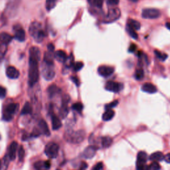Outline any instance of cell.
I'll list each match as a JSON object with an SVG mask.
<instances>
[{"label":"cell","instance_id":"52a82bcc","mask_svg":"<svg viewBox=\"0 0 170 170\" xmlns=\"http://www.w3.org/2000/svg\"><path fill=\"white\" fill-rule=\"evenodd\" d=\"M142 17H144L145 19H154L160 17L161 16V12L160 10H157V9H145V10L142 11Z\"/></svg>","mask_w":170,"mask_h":170},{"label":"cell","instance_id":"8fae6325","mask_svg":"<svg viewBox=\"0 0 170 170\" xmlns=\"http://www.w3.org/2000/svg\"><path fill=\"white\" fill-rule=\"evenodd\" d=\"M17 147H18V144H17V142H13L10 144V147H9L7 156L9 158H10V160L11 161H13L16 159Z\"/></svg>","mask_w":170,"mask_h":170},{"label":"cell","instance_id":"7a4b0ae2","mask_svg":"<svg viewBox=\"0 0 170 170\" xmlns=\"http://www.w3.org/2000/svg\"><path fill=\"white\" fill-rule=\"evenodd\" d=\"M29 34L37 43H41L43 41L45 33L43 29L41 23L37 22H34L31 23L29 27Z\"/></svg>","mask_w":170,"mask_h":170},{"label":"cell","instance_id":"9a60e30c","mask_svg":"<svg viewBox=\"0 0 170 170\" xmlns=\"http://www.w3.org/2000/svg\"><path fill=\"white\" fill-rule=\"evenodd\" d=\"M16 27V29H14L15 38H16L17 41L23 42V41H24L25 39V32L21 27H19V28H17V26Z\"/></svg>","mask_w":170,"mask_h":170},{"label":"cell","instance_id":"ab89813d","mask_svg":"<svg viewBox=\"0 0 170 170\" xmlns=\"http://www.w3.org/2000/svg\"><path fill=\"white\" fill-rule=\"evenodd\" d=\"M136 170H149V167L146 163H136Z\"/></svg>","mask_w":170,"mask_h":170},{"label":"cell","instance_id":"836d02e7","mask_svg":"<svg viewBox=\"0 0 170 170\" xmlns=\"http://www.w3.org/2000/svg\"><path fill=\"white\" fill-rule=\"evenodd\" d=\"M154 53H155V55H156L157 57L159 59H160L161 61H165L167 58H168V55L165 54V53L159 51V50H156L154 51Z\"/></svg>","mask_w":170,"mask_h":170},{"label":"cell","instance_id":"db71d44e","mask_svg":"<svg viewBox=\"0 0 170 170\" xmlns=\"http://www.w3.org/2000/svg\"><path fill=\"white\" fill-rule=\"evenodd\" d=\"M1 168V161H0V169Z\"/></svg>","mask_w":170,"mask_h":170},{"label":"cell","instance_id":"7c38bea8","mask_svg":"<svg viewBox=\"0 0 170 170\" xmlns=\"http://www.w3.org/2000/svg\"><path fill=\"white\" fill-rule=\"evenodd\" d=\"M6 75L8 78L11 79H16L19 76V72L16 68L10 66L7 67L6 70Z\"/></svg>","mask_w":170,"mask_h":170},{"label":"cell","instance_id":"8d00e7d4","mask_svg":"<svg viewBox=\"0 0 170 170\" xmlns=\"http://www.w3.org/2000/svg\"><path fill=\"white\" fill-rule=\"evenodd\" d=\"M149 167V170H160L161 166L157 162H153Z\"/></svg>","mask_w":170,"mask_h":170},{"label":"cell","instance_id":"f35d334b","mask_svg":"<svg viewBox=\"0 0 170 170\" xmlns=\"http://www.w3.org/2000/svg\"><path fill=\"white\" fill-rule=\"evenodd\" d=\"M83 66H84V64L82 62H77L76 63H74L73 65V69L74 71H79L80 70H81Z\"/></svg>","mask_w":170,"mask_h":170},{"label":"cell","instance_id":"7dc6e473","mask_svg":"<svg viewBox=\"0 0 170 170\" xmlns=\"http://www.w3.org/2000/svg\"><path fill=\"white\" fill-rule=\"evenodd\" d=\"M47 49H48V50H49V52L53 53V51H54V50H55L54 45H53V43L48 44V45H47Z\"/></svg>","mask_w":170,"mask_h":170},{"label":"cell","instance_id":"f1b7e54d","mask_svg":"<svg viewBox=\"0 0 170 170\" xmlns=\"http://www.w3.org/2000/svg\"><path fill=\"white\" fill-rule=\"evenodd\" d=\"M52 53H50L49 51L45 53L43 62L48 64L54 65V63H53V55Z\"/></svg>","mask_w":170,"mask_h":170},{"label":"cell","instance_id":"5b68a950","mask_svg":"<svg viewBox=\"0 0 170 170\" xmlns=\"http://www.w3.org/2000/svg\"><path fill=\"white\" fill-rule=\"evenodd\" d=\"M121 16L120 10L118 8L109 9L108 13L104 18V22L106 23H110L118 20Z\"/></svg>","mask_w":170,"mask_h":170},{"label":"cell","instance_id":"ac0fdd59","mask_svg":"<svg viewBox=\"0 0 170 170\" xmlns=\"http://www.w3.org/2000/svg\"><path fill=\"white\" fill-rule=\"evenodd\" d=\"M39 126L41 132H43V134H45V135L47 136H50V131L49 129L48 125H47V122L45 121L44 120H40L39 123Z\"/></svg>","mask_w":170,"mask_h":170},{"label":"cell","instance_id":"681fc988","mask_svg":"<svg viewBox=\"0 0 170 170\" xmlns=\"http://www.w3.org/2000/svg\"><path fill=\"white\" fill-rule=\"evenodd\" d=\"M166 161V162L170 163V153L168 154L166 156H164V160Z\"/></svg>","mask_w":170,"mask_h":170},{"label":"cell","instance_id":"4dcf8cb0","mask_svg":"<svg viewBox=\"0 0 170 170\" xmlns=\"http://www.w3.org/2000/svg\"><path fill=\"white\" fill-rule=\"evenodd\" d=\"M7 50V45L4 43L0 44V60L4 57Z\"/></svg>","mask_w":170,"mask_h":170},{"label":"cell","instance_id":"d590c367","mask_svg":"<svg viewBox=\"0 0 170 170\" xmlns=\"http://www.w3.org/2000/svg\"><path fill=\"white\" fill-rule=\"evenodd\" d=\"M72 108L76 112H80L83 109V105L80 102H76L72 106Z\"/></svg>","mask_w":170,"mask_h":170},{"label":"cell","instance_id":"277c9868","mask_svg":"<svg viewBox=\"0 0 170 170\" xmlns=\"http://www.w3.org/2000/svg\"><path fill=\"white\" fill-rule=\"evenodd\" d=\"M54 65L48 64L43 62L42 64V74L47 80H51L55 76Z\"/></svg>","mask_w":170,"mask_h":170},{"label":"cell","instance_id":"f907efd6","mask_svg":"<svg viewBox=\"0 0 170 170\" xmlns=\"http://www.w3.org/2000/svg\"><path fill=\"white\" fill-rule=\"evenodd\" d=\"M87 168V165H86V163L85 162H82V165H81V170H85V169Z\"/></svg>","mask_w":170,"mask_h":170},{"label":"cell","instance_id":"7402d4cb","mask_svg":"<svg viewBox=\"0 0 170 170\" xmlns=\"http://www.w3.org/2000/svg\"><path fill=\"white\" fill-rule=\"evenodd\" d=\"M12 39L13 37L7 33L4 32L0 34V41H1V43L8 45L12 40Z\"/></svg>","mask_w":170,"mask_h":170},{"label":"cell","instance_id":"ba28073f","mask_svg":"<svg viewBox=\"0 0 170 170\" xmlns=\"http://www.w3.org/2000/svg\"><path fill=\"white\" fill-rule=\"evenodd\" d=\"M85 138V132L84 130H78L74 132L69 136V140L73 144H80Z\"/></svg>","mask_w":170,"mask_h":170},{"label":"cell","instance_id":"3957f363","mask_svg":"<svg viewBox=\"0 0 170 170\" xmlns=\"http://www.w3.org/2000/svg\"><path fill=\"white\" fill-rule=\"evenodd\" d=\"M19 109V104L18 103H11L7 106L5 110L3 118L5 120L10 121L13 119L14 114L18 112Z\"/></svg>","mask_w":170,"mask_h":170},{"label":"cell","instance_id":"e575fe53","mask_svg":"<svg viewBox=\"0 0 170 170\" xmlns=\"http://www.w3.org/2000/svg\"><path fill=\"white\" fill-rule=\"evenodd\" d=\"M126 29H127L128 34L130 35V36L132 37L133 39H137L138 38V35L136 33L135 30H134L133 29L130 28V27H128V26L126 27Z\"/></svg>","mask_w":170,"mask_h":170},{"label":"cell","instance_id":"30bf717a","mask_svg":"<svg viewBox=\"0 0 170 170\" xmlns=\"http://www.w3.org/2000/svg\"><path fill=\"white\" fill-rule=\"evenodd\" d=\"M114 68L112 67L106 66V65H102L98 68V73L101 76H103L104 78H107L111 76L114 73Z\"/></svg>","mask_w":170,"mask_h":170},{"label":"cell","instance_id":"b9f144b4","mask_svg":"<svg viewBox=\"0 0 170 170\" xmlns=\"http://www.w3.org/2000/svg\"><path fill=\"white\" fill-rule=\"evenodd\" d=\"M6 89H5L4 87L3 86H0V98H4L5 97H6Z\"/></svg>","mask_w":170,"mask_h":170},{"label":"cell","instance_id":"44dd1931","mask_svg":"<svg viewBox=\"0 0 170 170\" xmlns=\"http://www.w3.org/2000/svg\"><path fill=\"white\" fill-rule=\"evenodd\" d=\"M148 161V155L145 151H140L137 156L136 163H146Z\"/></svg>","mask_w":170,"mask_h":170},{"label":"cell","instance_id":"7bdbcfd3","mask_svg":"<svg viewBox=\"0 0 170 170\" xmlns=\"http://www.w3.org/2000/svg\"><path fill=\"white\" fill-rule=\"evenodd\" d=\"M104 0H93V4L97 7L101 8L102 7Z\"/></svg>","mask_w":170,"mask_h":170},{"label":"cell","instance_id":"f6af8a7d","mask_svg":"<svg viewBox=\"0 0 170 170\" xmlns=\"http://www.w3.org/2000/svg\"><path fill=\"white\" fill-rule=\"evenodd\" d=\"M103 168V165L102 162L97 163L93 168H92V170H101Z\"/></svg>","mask_w":170,"mask_h":170},{"label":"cell","instance_id":"83f0119b","mask_svg":"<svg viewBox=\"0 0 170 170\" xmlns=\"http://www.w3.org/2000/svg\"><path fill=\"white\" fill-rule=\"evenodd\" d=\"M101 144H102V147L105 148H108L112 144V139L109 136L103 137L102 138V141H101Z\"/></svg>","mask_w":170,"mask_h":170},{"label":"cell","instance_id":"ee69618b","mask_svg":"<svg viewBox=\"0 0 170 170\" xmlns=\"http://www.w3.org/2000/svg\"><path fill=\"white\" fill-rule=\"evenodd\" d=\"M106 2L108 5L114 6V5H117L119 4L120 0H106Z\"/></svg>","mask_w":170,"mask_h":170},{"label":"cell","instance_id":"f5cc1de1","mask_svg":"<svg viewBox=\"0 0 170 170\" xmlns=\"http://www.w3.org/2000/svg\"><path fill=\"white\" fill-rule=\"evenodd\" d=\"M131 1H133V2H137L138 1V0H131Z\"/></svg>","mask_w":170,"mask_h":170},{"label":"cell","instance_id":"ffe728a7","mask_svg":"<svg viewBox=\"0 0 170 170\" xmlns=\"http://www.w3.org/2000/svg\"><path fill=\"white\" fill-rule=\"evenodd\" d=\"M150 160L152 162H161L164 160V155L161 151H156L150 156Z\"/></svg>","mask_w":170,"mask_h":170},{"label":"cell","instance_id":"1f68e13d","mask_svg":"<svg viewBox=\"0 0 170 170\" xmlns=\"http://www.w3.org/2000/svg\"><path fill=\"white\" fill-rule=\"evenodd\" d=\"M56 0H47L46 1V8L47 11H50L54 8L56 5Z\"/></svg>","mask_w":170,"mask_h":170},{"label":"cell","instance_id":"4316f807","mask_svg":"<svg viewBox=\"0 0 170 170\" xmlns=\"http://www.w3.org/2000/svg\"><path fill=\"white\" fill-rule=\"evenodd\" d=\"M68 104H62V106L59 112V115H60L62 118H65L68 114Z\"/></svg>","mask_w":170,"mask_h":170},{"label":"cell","instance_id":"c3c4849f","mask_svg":"<svg viewBox=\"0 0 170 170\" xmlns=\"http://www.w3.org/2000/svg\"><path fill=\"white\" fill-rule=\"evenodd\" d=\"M136 49V45L135 44L132 43V44L130 46L129 49H128V51L130 52V53H133V52L135 51Z\"/></svg>","mask_w":170,"mask_h":170},{"label":"cell","instance_id":"f546056e","mask_svg":"<svg viewBox=\"0 0 170 170\" xmlns=\"http://www.w3.org/2000/svg\"><path fill=\"white\" fill-rule=\"evenodd\" d=\"M144 76V73L142 68H138V69L136 70L135 73H134V78H135V79L140 80L143 79Z\"/></svg>","mask_w":170,"mask_h":170},{"label":"cell","instance_id":"11a10c76","mask_svg":"<svg viewBox=\"0 0 170 170\" xmlns=\"http://www.w3.org/2000/svg\"><path fill=\"white\" fill-rule=\"evenodd\" d=\"M56 170H60V169H56Z\"/></svg>","mask_w":170,"mask_h":170},{"label":"cell","instance_id":"603a6c76","mask_svg":"<svg viewBox=\"0 0 170 170\" xmlns=\"http://www.w3.org/2000/svg\"><path fill=\"white\" fill-rule=\"evenodd\" d=\"M114 115H115V112L114 110H112V109L106 110V112L102 114V118L104 121H109L111 120L112 119L114 118Z\"/></svg>","mask_w":170,"mask_h":170},{"label":"cell","instance_id":"d4e9b609","mask_svg":"<svg viewBox=\"0 0 170 170\" xmlns=\"http://www.w3.org/2000/svg\"><path fill=\"white\" fill-rule=\"evenodd\" d=\"M127 26L130 27V28H132L134 29V30L136 31V30H139L140 29V27H141V25H140V22H138V21L130 19L128 20Z\"/></svg>","mask_w":170,"mask_h":170},{"label":"cell","instance_id":"74e56055","mask_svg":"<svg viewBox=\"0 0 170 170\" xmlns=\"http://www.w3.org/2000/svg\"><path fill=\"white\" fill-rule=\"evenodd\" d=\"M25 150L24 149H23V146H21L19 148V152H18V156H19V160L20 162H22L23 160H24V157H25Z\"/></svg>","mask_w":170,"mask_h":170},{"label":"cell","instance_id":"e0dca14e","mask_svg":"<svg viewBox=\"0 0 170 170\" xmlns=\"http://www.w3.org/2000/svg\"><path fill=\"white\" fill-rule=\"evenodd\" d=\"M55 58L59 62H65L67 59V55L64 50H59L57 51H56L55 53Z\"/></svg>","mask_w":170,"mask_h":170},{"label":"cell","instance_id":"9c48e42d","mask_svg":"<svg viewBox=\"0 0 170 170\" xmlns=\"http://www.w3.org/2000/svg\"><path fill=\"white\" fill-rule=\"evenodd\" d=\"M124 88L123 85L122 83H119L114 81H108L106 82L105 85V88L107 91L113 92H118L121 91Z\"/></svg>","mask_w":170,"mask_h":170},{"label":"cell","instance_id":"4fadbf2b","mask_svg":"<svg viewBox=\"0 0 170 170\" xmlns=\"http://www.w3.org/2000/svg\"><path fill=\"white\" fill-rule=\"evenodd\" d=\"M96 148L93 146H90L86 148L82 153V156L86 159H91V158L93 157L94 156L95 154H96Z\"/></svg>","mask_w":170,"mask_h":170},{"label":"cell","instance_id":"816d5d0a","mask_svg":"<svg viewBox=\"0 0 170 170\" xmlns=\"http://www.w3.org/2000/svg\"><path fill=\"white\" fill-rule=\"evenodd\" d=\"M166 27L170 31V23L169 22L166 23Z\"/></svg>","mask_w":170,"mask_h":170},{"label":"cell","instance_id":"5bb4252c","mask_svg":"<svg viewBox=\"0 0 170 170\" xmlns=\"http://www.w3.org/2000/svg\"><path fill=\"white\" fill-rule=\"evenodd\" d=\"M50 167L49 161H39L34 164V168L37 170H49Z\"/></svg>","mask_w":170,"mask_h":170},{"label":"cell","instance_id":"6da1fadb","mask_svg":"<svg viewBox=\"0 0 170 170\" xmlns=\"http://www.w3.org/2000/svg\"><path fill=\"white\" fill-rule=\"evenodd\" d=\"M40 58L37 56L29 55V85L33 86L38 82L39 77V61Z\"/></svg>","mask_w":170,"mask_h":170},{"label":"cell","instance_id":"60d3db41","mask_svg":"<svg viewBox=\"0 0 170 170\" xmlns=\"http://www.w3.org/2000/svg\"><path fill=\"white\" fill-rule=\"evenodd\" d=\"M118 104V100H114V101H113V102H110V103H109L108 104H106V105L105 106V108H106V110L112 109V108H114V107H116V106H117Z\"/></svg>","mask_w":170,"mask_h":170},{"label":"cell","instance_id":"8992f818","mask_svg":"<svg viewBox=\"0 0 170 170\" xmlns=\"http://www.w3.org/2000/svg\"><path fill=\"white\" fill-rule=\"evenodd\" d=\"M59 150V147L57 144L54 142H50L46 145L45 152L47 157L53 159V158L57 157Z\"/></svg>","mask_w":170,"mask_h":170},{"label":"cell","instance_id":"d6a6232c","mask_svg":"<svg viewBox=\"0 0 170 170\" xmlns=\"http://www.w3.org/2000/svg\"><path fill=\"white\" fill-rule=\"evenodd\" d=\"M74 65V58L73 55L69 56V57H67L66 61H65V67L66 68H70L73 67Z\"/></svg>","mask_w":170,"mask_h":170},{"label":"cell","instance_id":"d6986e66","mask_svg":"<svg viewBox=\"0 0 170 170\" xmlns=\"http://www.w3.org/2000/svg\"><path fill=\"white\" fill-rule=\"evenodd\" d=\"M51 121H52V128L53 130H59L62 126V123L60 119L57 116L53 114L51 117Z\"/></svg>","mask_w":170,"mask_h":170},{"label":"cell","instance_id":"2e32d148","mask_svg":"<svg viewBox=\"0 0 170 170\" xmlns=\"http://www.w3.org/2000/svg\"><path fill=\"white\" fill-rule=\"evenodd\" d=\"M142 90L145 92H147V93L150 94L156 93L157 91L156 86L150 82L145 83V84L143 85L142 86Z\"/></svg>","mask_w":170,"mask_h":170},{"label":"cell","instance_id":"484cf974","mask_svg":"<svg viewBox=\"0 0 170 170\" xmlns=\"http://www.w3.org/2000/svg\"><path fill=\"white\" fill-rule=\"evenodd\" d=\"M32 110L33 109H32V106L31 105V104L28 102H27L25 104V105L23 107V109L22 110V112H21V114L25 115V114H31Z\"/></svg>","mask_w":170,"mask_h":170},{"label":"cell","instance_id":"bcb514c9","mask_svg":"<svg viewBox=\"0 0 170 170\" xmlns=\"http://www.w3.org/2000/svg\"><path fill=\"white\" fill-rule=\"evenodd\" d=\"M71 79L73 80V82L74 83V84H75L77 86H79L80 83V80H79L78 77H76V76H71Z\"/></svg>","mask_w":170,"mask_h":170},{"label":"cell","instance_id":"cb8c5ba5","mask_svg":"<svg viewBox=\"0 0 170 170\" xmlns=\"http://www.w3.org/2000/svg\"><path fill=\"white\" fill-rule=\"evenodd\" d=\"M47 92H48L49 97L52 98L60 92V89H59L56 85H52L49 86L48 89H47Z\"/></svg>","mask_w":170,"mask_h":170}]
</instances>
